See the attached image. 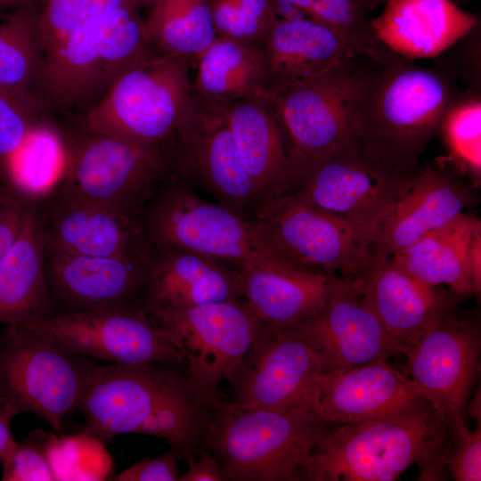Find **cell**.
Segmentation results:
<instances>
[{
	"instance_id": "obj_14",
	"label": "cell",
	"mask_w": 481,
	"mask_h": 481,
	"mask_svg": "<svg viewBox=\"0 0 481 481\" xmlns=\"http://www.w3.org/2000/svg\"><path fill=\"white\" fill-rule=\"evenodd\" d=\"M169 165L195 189L247 218L257 208L255 194L225 118L193 91L167 148Z\"/></svg>"
},
{
	"instance_id": "obj_53",
	"label": "cell",
	"mask_w": 481,
	"mask_h": 481,
	"mask_svg": "<svg viewBox=\"0 0 481 481\" xmlns=\"http://www.w3.org/2000/svg\"><path fill=\"white\" fill-rule=\"evenodd\" d=\"M457 5L461 6L462 4H465L472 0H452Z\"/></svg>"
},
{
	"instance_id": "obj_33",
	"label": "cell",
	"mask_w": 481,
	"mask_h": 481,
	"mask_svg": "<svg viewBox=\"0 0 481 481\" xmlns=\"http://www.w3.org/2000/svg\"><path fill=\"white\" fill-rule=\"evenodd\" d=\"M41 66L37 4L0 12V89L36 100Z\"/></svg>"
},
{
	"instance_id": "obj_46",
	"label": "cell",
	"mask_w": 481,
	"mask_h": 481,
	"mask_svg": "<svg viewBox=\"0 0 481 481\" xmlns=\"http://www.w3.org/2000/svg\"><path fill=\"white\" fill-rule=\"evenodd\" d=\"M188 469L179 481H230L223 464L211 452L201 449L199 458H186Z\"/></svg>"
},
{
	"instance_id": "obj_38",
	"label": "cell",
	"mask_w": 481,
	"mask_h": 481,
	"mask_svg": "<svg viewBox=\"0 0 481 481\" xmlns=\"http://www.w3.org/2000/svg\"><path fill=\"white\" fill-rule=\"evenodd\" d=\"M217 37L257 45L279 20L275 0H211Z\"/></svg>"
},
{
	"instance_id": "obj_6",
	"label": "cell",
	"mask_w": 481,
	"mask_h": 481,
	"mask_svg": "<svg viewBox=\"0 0 481 481\" xmlns=\"http://www.w3.org/2000/svg\"><path fill=\"white\" fill-rule=\"evenodd\" d=\"M139 218L154 254L180 249L225 259L238 267L288 265L277 256L257 219L202 199L170 167Z\"/></svg>"
},
{
	"instance_id": "obj_3",
	"label": "cell",
	"mask_w": 481,
	"mask_h": 481,
	"mask_svg": "<svg viewBox=\"0 0 481 481\" xmlns=\"http://www.w3.org/2000/svg\"><path fill=\"white\" fill-rule=\"evenodd\" d=\"M452 432L428 404L413 412L334 428L312 454L307 481L446 480Z\"/></svg>"
},
{
	"instance_id": "obj_36",
	"label": "cell",
	"mask_w": 481,
	"mask_h": 481,
	"mask_svg": "<svg viewBox=\"0 0 481 481\" xmlns=\"http://www.w3.org/2000/svg\"><path fill=\"white\" fill-rule=\"evenodd\" d=\"M105 446L85 432L74 435L50 432L46 454L54 481H100L111 477L113 461Z\"/></svg>"
},
{
	"instance_id": "obj_7",
	"label": "cell",
	"mask_w": 481,
	"mask_h": 481,
	"mask_svg": "<svg viewBox=\"0 0 481 481\" xmlns=\"http://www.w3.org/2000/svg\"><path fill=\"white\" fill-rule=\"evenodd\" d=\"M421 170V166L390 164L354 139L329 157L290 165L284 192L299 195L338 216L369 247L379 223Z\"/></svg>"
},
{
	"instance_id": "obj_5",
	"label": "cell",
	"mask_w": 481,
	"mask_h": 481,
	"mask_svg": "<svg viewBox=\"0 0 481 481\" xmlns=\"http://www.w3.org/2000/svg\"><path fill=\"white\" fill-rule=\"evenodd\" d=\"M140 9L131 4L94 17L43 60L33 94L45 112L84 115L152 47Z\"/></svg>"
},
{
	"instance_id": "obj_17",
	"label": "cell",
	"mask_w": 481,
	"mask_h": 481,
	"mask_svg": "<svg viewBox=\"0 0 481 481\" xmlns=\"http://www.w3.org/2000/svg\"><path fill=\"white\" fill-rule=\"evenodd\" d=\"M327 303L303 322L282 329L306 344L323 371L352 368L404 354L405 347L364 304L351 279L330 275Z\"/></svg>"
},
{
	"instance_id": "obj_12",
	"label": "cell",
	"mask_w": 481,
	"mask_h": 481,
	"mask_svg": "<svg viewBox=\"0 0 481 481\" xmlns=\"http://www.w3.org/2000/svg\"><path fill=\"white\" fill-rule=\"evenodd\" d=\"M67 154L54 192L132 213L140 212L167 169L166 151L101 134L84 132Z\"/></svg>"
},
{
	"instance_id": "obj_51",
	"label": "cell",
	"mask_w": 481,
	"mask_h": 481,
	"mask_svg": "<svg viewBox=\"0 0 481 481\" xmlns=\"http://www.w3.org/2000/svg\"><path fill=\"white\" fill-rule=\"evenodd\" d=\"M372 12L377 10L379 7L383 6L388 0H363Z\"/></svg>"
},
{
	"instance_id": "obj_37",
	"label": "cell",
	"mask_w": 481,
	"mask_h": 481,
	"mask_svg": "<svg viewBox=\"0 0 481 481\" xmlns=\"http://www.w3.org/2000/svg\"><path fill=\"white\" fill-rule=\"evenodd\" d=\"M131 4L138 5L135 0H37L42 61L94 17Z\"/></svg>"
},
{
	"instance_id": "obj_32",
	"label": "cell",
	"mask_w": 481,
	"mask_h": 481,
	"mask_svg": "<svg viewBox=\"0 0 481 481\" xmlns=\"http://www.w3.org/2000/svg\"><path fill=\"white\" fill-rule=\"evenodd\" d=\"M144 20L152 47L195 64L217 37L211 0H156Z\"/></svg>"
},
{
	"instance_id": "obj_26",
	"label": "cell",
	"mask_w": 481,
	"mask_h": 481,
	"mask_svg": "<svg viewBox=\"0 0 481 481\" xmlns=\"http://www.w3.org/2000/svg\"><path fill=\"white\" fill-rule=\"evenodd\" d=\"M371 24L377 39L410 60L436 58L480 23L452 0H388Z\"/></svg>"
},
{
	"instance_id": "obj_22",
	"label": "cell",
	"mask_w": 481,
	"mask_h": 481,
	"mask_svg": "<svg viewBox=\"0 0 481 481\" xmlns=\"http://www.w3.org/2000/svg\"><path fill=\"white\" fill-rule=\"evenodd\" d=\"M419 387L387 360L321 374L314 412L342 425L394 417L428 404Z\"/></svg>"
},
{
	"instance_id": "obj_16",
	"label": "cell",
	"mask_w": 481,
	"mask_h": 481,
	"mask_svg": "<svg viewBox=\"0 0 481 481\" xmlns=\"http://www.w3.org/2000/svg\"><path fill=\"white\" fill-rule=\"evenodd\" d=\"M323 368L309 346L282 329L265 324L226 380L233 403L283 413L297 408L314 412Z\"/></svg>"
},
{
	"instance_id": "obj_34",
	"label": "cell",
	"mask_w": 481,
	"mask_h": 481,
	"mask_svg": "<svg viewBox=\"0 0 481 481\" xmlns=\"http://www.w3.org/2000/svg\"><path fill=\"white\" fill-rule=\"evenodd\" d=\"M67 145L46 120L38 124L12 158V187L31 202H39L59 184L67 162Z\"/></svg>"
},
{
	"instance_id": "obj_54",
	"label": "cell",
	"mask_w": 481,
	"mask_h": 481,
	"mask_svg": "<svg viewBox=\"0 0 481 481\" xmlns=\"http://www.w3.org/2000/svg\"><path fill=\"white\" fill-rule=\"evenodd\" d=\"M4 404V400L2 399L1 395H0V406H2Z\"/></svg>"
},
{
	"instance_id": "obj_15",
	"label": "cell",
	"mask_w": 481,
	"mask_h": 481,
	"mask_svg": "<svg viewBox=\"0 0 481 481\" xmlns=\"http://www.w3.org/2000/svg\"><path fill=\"white\" fill-rule=\"evenodd\" d=\"M67 353L120 364L184 363L155 320L140 305L59 314L33 323Z\"/></svg>"
},
{
	"instance_id": "obj_44",
	"label": "cell",
	"mask_w": 481,
	"mask_h": 481,
	"mask_svg": "<svg viewBox=\"0 0 481 481\" xmlns=\"http://www.w3.org/2000/svg\"><path fill=\"white\" fill-rule=\"evenodd\" d=\"M184 458L182 451L170 450L155 458H145L122 471L118 481H179L178 462Z\"/></svg>"
},
{
	"instance_id": "obj_43",
	"label": "cell",
	"mask_w": 481,
	"mask_h": 481,
	"mask_svg": "<svg viewBox=\"0 0 481 481\" xmlns=\"http://www.w3.org/2000/svg\"><path fill=\"white\" fill-rule=\"evenodd\" d=\"M481 30L480 23L469 33L439 55V58L466 84V90L481 92Z\"/></svg>"
},
{
	"instance_id": "obj_30",
	"label": "cell",
	"mask_w": 481,
	"mask_h": 481,
	"mask_svg": "<svg viewBox=\"0 0 481 481\" xmlns=\"http://www.w3.org/2000/svg\"><path fill=\"white\" fill-rule=\"evenodd\" d=\"M243 299L265 324L286 329L318 312L331 294L330 275L281 265L239 267Z\"/></svg>"
},
{
	"instance_id": "obj_29",
	"label": "cell",
	"mask_w": 481,
	"mask_h": 481,
	"mask_svg": "<svg viewBox=\"0 0 481 481\" xmlns=\"http://www.w3.org/2000/svg\"><path fill=\"white\" fill-rule=\"evenodd\" d=\"M45 239L37 204L0 265V324H26L57 314L45 274Z\"/></svg>"
},
{
	"instance_id": "obj_52",
	"label": "cell",
	"mask_w": 481,
	"mask_h": 481,
	"mask_svg": "<svg viewBox=\"0 0 481 481\" xmlns=\"http://www.w3.org/2000/svg\"><path fill=\"white\" fill-rule=\"evenodd\" d=\"M135 3L140 6H148L151 7L156 0H135Z\"/></svg>"
},
{
	"instance_id": "obj_28",
	"label": "cell",
	"mask_w": 481,
	"mask_h": 481,
	"mask_svg": "<svg viewBox=\"0 0 481 481\" xmlns=\"http://www.w3.org/2000/svg\"><path fill=\"white\" fill-rule=\"evenodd\" d=\"M212 103L227 122L258 208L289 183L290 163L280 130L262 98Z\"/></svg>"
},
{
	"instance_id": "obj_4",
	"label": "cell",
	"mask_w": 481,
	"mask_h": 481,
	"mask_svg": "<svg viewBox=\"0 0 481 481\" xmlns=\"http://www.w3.org/2000/svg\"><path fill=\"white\" fill-rule=\"evenodd\" d=\"M201 443L233 481H307L312 454L334 428L306 408L279 413L224 398L206 405Z\"/></svg>"
},
{
	"instance_id": "obj_48",
	"label": "cell",
	"mask_w": 481,
	"mask_h": 481,
	"mask_svg": "<svg viewBox=\"0 0 481 481\" xmlns=\"http://www.w3.org/2000/svg\"><path fill=\"white\" fill-rule=\"evenodd\" d=\"M37 0H0V12L36 5Z\"/></svg>"
},
{
	"instance_id": "obj_49",
	"label": "cell",
	"mask_w": 481,
	"mask_h": 481,
	"mask_svg": "<svg viewBox=\"0 0 481 481\" xmlns=\"http://www.w3.org/2000/svg\"><path fill=\"white\" fill-rule=\"evenodd\" d=\"M469 414L476 420V422L480 421L481 414H480V392H479V388H478V392L477 391V393L475 394L473 401L469 405Z\"/></svg>"
},
{
	"instance_id": "obj_1",
	"label": "cell",
	"mask_w": 481,
	"mask_h": 481,
	"mask_svg": "<svg viewBox=\"0 0 481 481\" xmlns=\"http://www.w3.org/2000/svg\"><path fill=\"white\" fill-rule=\"evenodd\" d=\"M180 364L94 365L77 407L86 421L79 431L105 444L120 434L167 440L184 459L201 450L208 411L192 394Z\"/></svg>"
},
{
	"instance_id": "obj_23",
	"label": "cell",
	"mask_w": 481,
	"mask_h": 481,
	"mask_svg": "<svg viewBox=\"0 0 481 481\" xmlns=\"http://www.w3.org/2000/svg\"><path fill=\"white\" fill-rule=\"evenodd\" d=\"M351 281L385 330L404 347L452 314V294L410 275L389 257H371Z\"/></svg>"
},
{
	"instance_id": "obj_45",
	"label": "cell",
	"mask_w": 481,
	"mask_h": 481,
	"mask_svg": "<svg viewBox=\"0 0 481 481\" xmlns=\"http://www.w3.org/2000/svg\"><path fill=\"white\" fill-rule=\"evenodd\" d=\"M31 203L13 188L0 197V265L20 234Z\"/></svg>"
},
{
	"instance_id": "obj_47",
	"label": "cell",
	"mask_w": 481,
	"mask_h": 481,
	"mask_svg": "<svg viewBox=\"0 0 481 481\" xmlns=\"http://www.w3.org/2000/svg\"><path fill=\"white\" fill-rule=\"evenodd\" d=\"M20 413L19 409L12 404L4 403L0 406V457L12 437L11 431L12 419Z\"/></svg>"
},
{
	"instance_id": "obj_35",
	"label": "cell",
	"mask_w": 481,
	"mask_h": 481,
	"mask_svg": "<svg viewBox=\"0 0 481 481\" xmlns=\"http://www.w3.org/2000/svg\"><path fill=\"white\" fill-rule=\"evenodd\" d=\"M450 159L477 185L481 177V92L466 90L446 108L438 125Z\"/></svg>"
},
{
	"instance_id": "obj_39",
	"label": "cell",
	"mask_w": 481,
	"mask_h": 481,
	"mask_svg": "<svg viewBox=\"0 0 481 481\" xmlns=\"http://www.w3.org/2000/svg\"><path fill=\"white\" fill-rule=\"evenodd\" d=\"M371 9L363 0H309V19L327 25L371 53L387 49L371 24Z\"/></svg>"
},
{
	"instance_id": "obj_20",
	"label": "cell",
	"mask_w": 481,
	"mask_h": 481,
	"mask_svg": "<svg viewBox=\"0 0 481 481\" xmlns=\"http://www.w3.org/2000/svg\"><path fill=\"white\" fill-rule=\"evenodd\" d=\"M37 204L46 248L61 252L151 260L154 253L139 213L72 199L53 192Z\"/></svg>"
},
{
	"instance_id": "obj_13",
	"label": "cell",
	"mask_w": 481,
	"mask_h": 481,
	"mask_svg": "<svg viewBox=\"0 0 481 481\" xmlns=\"http://www.w3.org/2000/svg\"><path fill=\"white\" fill-rule=\"evenodd\" d=\"M277 256L302 270L355 279L371 260L369 247L338 216L291 193H281L254 214Z\"/></svg>"
},
{
	"instance_id": "obj_50",
	"label": "cell",
	"mask_w": 481,
	"mask_h": 481,
	"mask_svg": "<svg viewBox=\"0 0 481 481\" xmlns=\"http://www.w3.org/2000/svg\"><path fill=\"white\" fill-rule=\"evenodd\" d=\"M12 187L9 181L0 174V197L11 190Z\"/></svg>"
},
{
	"instance_id": "obj_11",
	"label": "cell",
	"mask_w": 481,
	"mask_h": 481,
	"mask_svg": "<svg viewBox=\"0 0 481 481\" xmlns=\"http://www.w3.org/2000/svg\"><path fill=\"white\" fill-rule=\"evenodd\" d=\"M186 363L189 388L205 406L265 326L244 299L172 307L151 315Z\"/></svg>"
},
{
	"instance_id": "obj_42",
	"label": "cell",
	"mask_w": 481,
	"mask_h": 481,
	"mask_svg": "<svg viewBox=\"0 0 481 481\" xmlns=\"http://www.w3.org/2000/svg\"><path fill=\"white\" fill-rule=\"evenodd\" d=\"M452 444L447 462L448 476L456 481L481 480V421L474 430L467 426L464 417L450 424Z\"/></svg>"
},
{
	"instance_id": "obj_8",
	"label": "cell",
	"mask_w": 481,
	"mask_h": 481,
	"mask_svg": "<svg viewBox=\"0 0 481 481\" xmlns=\"http://www.w3.org/2000/svg\"><path fill=\"white\" fill-rule=\"evenodd\" d=\"M191 65L151 47L83 115V131L165 151L192 96Z\"/></svg>"
},
{
	"instance_id": "obj_19",
	"label": "cell",
	"mask_w": 481,
	"mask_h": 481,
	"mask_svg": "<svg viewBox=\"0 0 481 481\" xmlns=\"http://www.w3.org/2000/svg\"><path fill=\"white\" fill-rule=\"evenodd\" d=\"M477 185L447 157L422 170L382 219L370 241L371 257H391L479 202Z\"/></svg>"
},
{
	"instance_id": "obj_41",
	"label": "cell",
	"mask_w": 481,
	"mask_h": 481,
	"mask_svg": "<svg viewBox=\"0 0 481 481\" xmlns=\"http://www.w3.org/2000/svg\"><path fill=\"white\" fill-rule=\"evenodd\" d=\"M50 432L36 429L21 442L13 436L0 457L3 481H54L46 445Z\"/></svg>"
},
{
	"instance_id": "obj_18",
	"label": "cell",
	"mask_w": 481,
	"mask_h": 481,
	"mask_svg": "<svg viewBox=\"0 0 481 481\" xmlns=\"http://www.w3.org/2000/svg\"><path fill=\"white\" fill-rule=\"evenodd\" d=\"M480 346L477 322L452 313L405 347L410 378L448 424L464 414L479 374Z\"/></svg>"
},
{
	"instance_id": "obj_31",
	"label": "cell",
	"mask_w": 481,
	"mask_h": 481,
	"mask_svg": "<svg viewBox=\"0 0 481 481\" xmlns=\"http://www.w3.org/2000/svg\"><path fill=\"white\" fill-rule=\"evenodd\" d=\"M192 91L212 102L264 98L266 76L257 45L216 37L195 63Z\"/></svg>"
},
{
	"instance_id": "obj_27",
	"label": "cell",
	"mask_w": 481,
	"mask_h": 481,
	"mask_svg": "<svg viewBox=\"0 0 481 481\" xmlns=\"http://www.w3.org/2000/svg\"><path fill=\"white\" fill-rule=\"evenodd\" d=\"M389 258L428 285L447 284L461 296L477 294L481 289V222L464 212Z\"/></svg>"
},
{
	"instance_id": "obj_9",
	"label": "cell",
	"mask_w": 481,
	"mask_h": 481,
	"mask_svg": "<svg viewBox=\"0 0 481 481\" xmlns=\"http://www.w3.org/2000/svg\"><path fill=\"white\" fill-rule=\"evenodd\" d=\"M381 54L359 55L265 95L290 165L329 157L354 141L358 92L371 61Z\"/></svg>"
},
{
	"instance_id": "obj_21",
	"label": "cell",
	"mask_w": 481,
	"mask_h": 481,
	"mask_svg": "<svg viewBox=\"0 0 481 481\" xmlns=\"http://www.w3.org/2000/svg\"><path fill=\"white\" fill-rule=\"evenodd\" d=\"M151 261L77 255L45 247L46 286L57 314L140 305Z\"/></svg>"
},
{
	"instance_id": "obj_10",
	"label": "cell",
	"mask_w": 481,
	"mask_h": 481,
	"mask_svg": "<svg viewBox=\"0 0 481 481\" xmlns=\"http://www.w3.org/2000/svg\"><path fill=\"white\" fill-rule=\"evenodd\" d=\"M94 363L67 353L45 330L7 324L0 339V395L20 413L31 412L62 434L63 418L77 407Z\"/></svg>"
},
{
	"instance_id": "obj_24",
	"label": "cell",
	"mask_w": 481,
	"mask_h": 481,
	"mask_svg": "<svg viewBox=\"0 0 481 481\" xmlns=\"http://www.w3.org/2000/svg\"><path fill=\"white\" fill-rule=\"evenodd\" d=\"M257 46L265 69V94L315 77L359 55H377L387 50L371 53L332 28L309 18L279 19Z\"/></svg>"
},
{
	"instance_id": "obj_2",
	"label": "cell",
	"mask_w": 481,
	"mask_h": 481,
	"mask_svg": "<svg viewBox=\"0 0 481 481\" xmlns=\"http://www.w3.org/2000/svg\"><path fill=\"white\" fill-rule=\"evenodd\" d=\"M420 66L390 50L374 58L358 92L355 140L383 160L418 167L457 96L456 77L439 59Z\"/></svg>"
},
{
	"instance_id": "obj_40",
	"label": "cell",
	"mask_w": 481,
	"mask_h": 481,
	"mask_svg": "<svg viewBox=\"0 0 481 481\" xmlns=\"http://www.w3.org/2000/svg\"><path fill=\"white\" fill-rule=\"evenodd\" d=\"M44 113L37 101L0 89V173L8 181L12 158L30 132L45 120Z\"/></svg>"
},
{
	"instance_id": "obj_25",
	"label": "cell",
	"mask_w": 481,
	"mask_h": 481,
	"mask_svg": "<svg viewBox=\"0 0 481 481\" xmlns=\"http://www.w3.org/2000/svg\"><path fill=\"white\" fill-rule=\"evenodd\" d=\"M243 299L237 265L218 257L180 249L154 254L140 306L151 315L172 307H187Z\"/></svg>"
}]
</instances>
